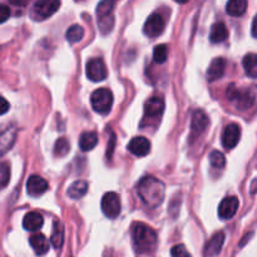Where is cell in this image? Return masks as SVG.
Segmentation results:
<instances>
[{
  "label": "cell",
  "mask_w": 257,
  "mask_h": 257,
  "mask_svg": "<svg viewBox=\"0 0 257 257\" xmlns=\"http://www.w3.org/2000/svg\"><path fill=\"white\" fill-rule=\"evenodd\" d=\"M137 192L141 200L148 207H158L165 200L166 186L158 178L153 176H147L140 181L137 186Z\"/></svg>",
  "instance_id": "obj_1"
},
{
  "label": "cell",
  "mask_w": 257,
  "mask_h": 257,
  "mask_svg": "<svg viewBox=\"0 0 257 257\" xmlns=\"http://www.w3.org/2000/svg\"><path fill=\"white\" fill-rule=\"evenodd\" d=\"M133 245L140 253L152 252L157 245V233L146 223H136L133 227Z\"/></svg>",
  "instance_id": "obj_2"
},
{
  "label": "cell",
  "mask_w": 257,
  "mask_h": 257,
  "mask_svg": "<svg viewBox=\"0 0 257 257\" xmlns=\"http://www.w3.org/2000/svg\"><path fill=\"white\" fill-rule=\"evenodd\" d=\"M93 109L99 114H108L113 105V93L107 88H99L94 90L90 97Z\"/></svg>",
  "instance_id": "obj_3"
},
{
  "label": "cell",
  "mask_w": 257,
  "mask_h": 257,
  "mask_svg": "<svg viewBox=\"0 0 257 257\" xmlns=\"http://www.w3.org/2000/svg\"><path fill=\"white\" fill-rule=\"evenodd\" d=\"M227 97L238 110H247L255 103V97L247 89H238L231 85L227 89Z\"/></svg>",
  "instance_id": "obj_4"
},
{
  "label": "cell",
  "mask_w": 257,
  "mask_h": 257,
  "mask_svg": "<svg viewBox=\"0 0 257 257\" xmlns=\"http://www.w3.org/2000/svg\"><path fill=\"white\" fill-rule=\"evenodd\" d=\"M60 7V2L57 0H45V2H37L33 5L32 9V18L37 22H42V20L47 19V18L52 17Z\"/></svg>",
  "instance_id": "obj_5"
},
{
  "label": "cell",
  "mask_w": 257,
  "mask_h": 257,
  "mask_svg": "<svg viewBox=\"0 0 257 257\" xmlns=\"http://www.w3.org/2000/svg\"><path fill=\"white\" fill-rule=\"evenodd\" d=\"M165 110V100L160 95H155L151 97L150 99L146 102L145 104V118L143 120H148L151 122H158L161 119Z\"/></svg>",
  "instance_id": "obj_6"
},
{
  "label": "cell",
  "mask_w": 257,
  "mask_h": 257,
  "mask_svg": "<svg viewBox=\"0 0 257 257\" xmlns=\"http://www.w3.org/2000/svg\"><path fill=\"white\" fill-rule=\"evenodd\" d=\"M102 211L107 217L115 218L120 213V200L115 192H108L102 198Z\"/></svg>",
  "instance_id": "obj_7"
},
{
  "label": "cell",
  "mask_w": 257,
  "mask_h": 257,
  "mask_svg": "<svg viewBox=\"0 0 257 257\" xmlns=\"http://www.w3.org/2000/svg\"><path fill=\"white\" fill-rule=\"evenodd\" d=\"M87 77L89 78L92 82H102L107 78V67H105L104 62L100 58H93L87 63Z\"/></svg>",
  "instance_id": "obj_8"
},
{
  "label": "cell",
  "mask_w": 257,
  "mask_h": 257,
  "mask_svg": "<svg viewBox=\"0 0 257 257\" xmlns=\"http://www.w3.org/2000/svg\"><path fill=\"white\" fill-rule=\"evenodd\" d=\"M166 23L163 20V18L161 17L157 13H153L152 15L148 17V19L146 20L145 27H143V33H145L147 37L150 38H156L158 35H161L165 30Z\"/></svg>",
  "instance_id": "obj_9"
},
{
  "label": "cell",
  "mask_w": 257,
  "mask_h": 257,
  "mask_svg": "<svg viewBox=\"0 0 257 257\" xmlns=\"http://www.w3.org/2000/svg\"><path fill=\"white\" fill-rule=\"evenodd\" d=\"M238 206H240V202H238V198L235 197V196L223 198L220 203V207H218V216H220L221 220H231L237 212Z\"/></svg>",
  "instance_id": "obj_10"
},
{
  "label": "cell",
  "mask_w": 257,
  "mask_h": 257,
  "mask_svg": "<svg viewBox=\"0 0 257 257\" xmlns=\"http://www.w3.org/2000/svg\"><path fill=\"white\" fill-rule=\"evenodd\" d=\"M241 138V130L238 124L231 123L223 130L222 133V146L226 150H232L238 145V141Z\"/></svg>",
  "instance_id": "obj_11"
},
{
  "label": "cell",
  "mask_w": 257,
  "mask_h": 257,
  "mask_svg": "<svg viewBox=\"0 0 257 257\" xmlns=\"http://www.w3.org/2000/svg\"><path fill=\"white\" fill-rule=\"evenodd\" d=\"M48 185L47 181L43 177L38 175H33L28 178L27 182V191L28 195H30L32 197H39L43 193H45L48 191Z\"/></svg>",
  "instance_id": "obj_12"
},
{
  "label": "cell",
  "mask_w": 257,
  "mask_h": 257,
  "mask_svg": "<svg viewBox=\"0 0 257 257\" xmlns=\"http://www.w3.org/2000/svg\"><path fill=\"white\" fill-rule=\"evenodd\" d=\"M223 242H225V233L222 231L215 233L212 237L210 238L205 246V256L206 257H215L222 250Z\"/></svg>",
  "instance_id": "obj_13"
},
{
  "label": "cell",
  "mask_w": 257,
  "mask_h": 257,
  "mask_svg": "<svg viewBox=\"0 0 257 257\" xmlns=\"http://www.w3.org/2000/svg\"><path fill=\"white\" fill-rule=\"evenodd\" d=\"M128 150L138 157H145L151 152V142L146 137H135L128 145Z\"/></svg>",
  "instance_id": "obj_14"
},
{
  "label": "cell",
  "mask_w": 257,
  "mask_h": 257,
  "mask_svg": "<svg viewBox=\"0 0 257 257\" xmlns=\"http://www.w3.org/2000/svg\"><path fill=\"white\" fill-rule=\"evenodd\" d=\"M226 70V60L223 58H216L212 60L207 70L208 82H216L223 77Z\"/></svg>",
  "instance_id": "obj_15"
},
{
  "label": "cell",
  "mask_w": 257,
  "mask_h": 257,
  "mask_svg": "<svg viewBox=\"0 0 257 257\" xmlns=\"http://www.w3.org/2000/svg\"><path fill=\"white\" fill-rule=\"evenodd\" d=\"M43 223H44V218L40 215L39 212H29L25 215L24 220H23V227L27 231L30 232H35V231H39L42 228Z\"/></svg>",
  "instance_id": "obj_16"
},
{
  "label": "cell",
  "mask_w": 257,
  "mask_h": 257,
  "mask_svg": "<svg viewBox=\"0 0 257 257\" xmlns=\"http://www.w3.org/2000/svg\"><path fill=\"white\" fill-rule=\"evenodd\" d=\"M17 137V130L14 127H9L0 133V157L8 152L13 147Z\"/></svg>",
  "instance_id": "obj_17"
},
{
  "label": "cell",
  "mask_w": 257,
  "mask_h": 257,
  "mask_svg": "<svg viewBox=\"0 0 257 257\" xmlns=\"http://www.w3.org/2000/svg\"><path fill=\"white\" fill-rule=\"evenodd\" d=\"M29 242L38 256L45 255L49 251V242L43 233L39 232L32 235L29 238Z\"/></svg>",
  "instance_id": "obj_18"
},
{
  "label": "cell",
  "mask_w": 257,
  "mask_h": 257,
  "mask_svg": "<svg viewBox=\"0 0 257 257\" xmlns=\"http://www.w3.org/2000/svg\"><path fill=\"white\" fill-rule=\"evenodd\" d=\"M208 118L202 110H196L192 117V137L201 135L208 127Z\"/></svg>",
  "instance_id": "obj_19"
},
{
  "label": "cell",
  "mask_w": 257,
  "mask_h": 257,
  "mask_svg": "<svg viewBox=\"0 0 257 257\" xmlns=\"http://www.w3.org/2000/svg\"><path fill=\"white\" fill-rule=\"evenodd\" d=\"M228 38V30L226 28V25L223 24L222 22L215 23L211 28V33H210V40L211 43L213 44H217V43H222L225 42L226 39Z\"/></svg>",
  "instance_id": "obj_20"
},
{
  "label": "cell",
  "mask_w": 257,
  "mask_h": 257,
  "mask_svg": "<svg viewBox=\"0 0 257 257\" xmlns=\"http://www.w3.org/2000/svg\"><path fill=\"white\" fill-rule=\"evenodd\" d=\"M88 187H89V186H88L87 181H75V182H73L72 185L69 186L67 193L70 198H73V200H79V198L84 197V196L87 195Z\"/></svg>",
  "instance_id": "obj_21"
},
{
  "label": "cell",
  "mask_w": 257,
  "mask_h": 257,
  "mask_svg": "<svg viewBox=\"0 0 257 257\" xmlns=\"http://www.w3.org/2000/svg\"><path fill=\"white\" fill-rule=\"evenodd\" d=\"M50 242H52L53 247L59 250L62 248L63 242H64V226L59 221H55L54 226H53V233L50 237Z\"/></svg>",
  "instance_id": "obj_22"
},
{
  "label": "cell",
  "mask_w": 257,
  "mask_h": 257,
  "mask_svg": "<svg viewBox=\"0 0 257 257\" xmlns=\"http://www.w3.org/2000/svg\"><path fill=\"white\" fill-rule=\"evenodd\" d=\"M98 136L94 132H84L82 133L79 138V147L83 152L92 151L97 146Z\"/></svg>",
  "instance_id": "obj_23"
},
{
  "label": "cell",
  "mask_w": 257,
  "mask_h": 257,
  "mask_svg": "<svg viewBox=\"0 0 257 257\" xmlns=\"http://www.w3.org/2000/svg\"><path fill=\"white\" fill-rule=\"evenodd\" d=\"M246 9H247L246 0H231L226 5V12L231 17H241L245 14Z\"/></svg>",
  "instance_id": "obj_24"
},
{
  "label": "cell",
  "mask_w": 257,
  "mask_h": 257,
  "mask_svg": "<svg viewBox=\"0 0 257 257\" xmlns=\"http://www.w3.org/2000/svg\"><path fill=\"white\" fill-rule=\"evenodd\" d=\"M243 68H245V72L248 77L257 79V54L255 53H250V54L246 55L243 58Z\"/></svg>",
  "instance_id": "obj_25"
},
{
  "label": "cell",
  "mask_w": 257,
  "mask_h": 257,
  "mask_svg": "<svg viewBox=\"0 0 257 257\" xmlns=\"http://www.w3.org/2000/svg\"><path fill=\"white\" fill-rule=\"evenodd\" d=\"M67 39L69 40L70 43H78L83 39L84 37V29L83 27H80L79 24H74L72 27H69V29L67 30V34H65Z\"/></svg>",
  "instance_id": "obj_26"
},
{
  "label": "cell",
  "mask_w": 257,
  "mask_h": 257,
  "mask_svg": "<svg viewBox=\"0 0 257 257\" xmlns=\"http://www.w3.org/2000/svg\"><path fill=\"white\" fill-rule=\"evenodd\" d=\"M113 25H114V17H113V14L98 17V27H99L102 34H108L113 29Z\"/></svg>",
  "instance_id": "obj_27"
},
{
  "label": "cell",
  "mask_w": 257,
  "mask_h": 257,
  "mask_svg": "<svg viewBox=\"0 0 257 257\" xmlns=\"http://www.w3.org/2000/svg\"><path fill=\"white\" fill-rule=\"evenodd\" d=\"M210 163L216 170H222L226 165V158L220 151H212L210 155Z\"/></svg>",
  "instance_id": "obj_28"
},
{
  "label": "cell",
  "mask_w": 257,
  "mask_h": 257,
  "mask_svg": "<svg viewBox=\"0 0 257 257\" xmlns=\"http://www.w3.org/2000/svg\"><path fill=\"white\" fill-rule=\"evenodd\" d=\"M167 58H168L167 47H166L165 44L157 45V47L155 48V50H153V59H155V62L158 63V64H162V63H165L166 60H167Z\"/></svg>",
  "instance_id": "obj_29"
},
{
  "label": "cell",
  "mask_w": 257,
  "mask_h": 257,
  "mask_svg": "<svg viewBox=\"0 0 257 257\" xmlns=\"http://www.w3.org/2000/svg\"><path fill=\"white\" fill-rule=\"evenodd\" d=\"M10 180V167L8 163H0V188L7 187Z\"/></svg>",
  "instance_id": "obj_30"
},
{
  "label": "cell",
  "mask_w": 257,
  "mask_h": 257,
  "mask_svg": "<svg viewBox=\"0 0 257 257\" xmlns=\"http://www.w3.org/2000/svg\"><path fill=\"white\" fill-rule=\"evenodd\" d=\"M68 151H69V143H68V141L65 140V138H59V140L55 142L54 146L55 155L59 156V157H64L68 153Z\"/></svg>",
  "instance_id": "obj_31"
},
{
  "label": "cell",
  "mask_w": 257,
  "mask_h": 257,
  "mask_svg": "<svg viewBox=\"0 0 257 257\" xmlns=\"http://www.w3.org/2000/svg\"><path fill=\"white\" fill-rule=\"evenodd\" d=\"M113 8H114V3L113 2H102L97 7V15L98 17H103V15L113 14Z\"/></svg>",
  "instance_id": "obj_32"
},
{
  "label": "cell",
  "mask_w": 257,
  "mask_h": 257,
  "mask_svg": "<svg viewBox=\"0 0 257 257\" xmlns=\"http://www.w3.org/2000/svg\"><path fill=\"white\" fill-rule=\"evenodd\" d=\"M171 255L172 257H192L183 245L173 246L172 250H171Z\"/></svg>",
  "instance_id": "obj_33"
},
{
  "label": "cell",
  "mask_w": 257,
  "mask_h": 257,
  "mask_svg": "<svg viewBox=\"0 0 257 257\" xmlns=\"http://www.w3.org/2000/svg\"><path fill=\"white\" fill-rule=\"evenodd\" d=\"M10 14H12V13H10L9 7L4 4H0V24L7 22L10 18Z\"/></svg>",
  "instance_id": "obj_34"
},
{
  "label": "cell",
  "mask_w": 257,
  "mask_h": 257,
  "mask_svg": "<svg viewBox=\"0 0 257 257\" xmlns=\"http://www.w3.org/2000/svg\"><path fill=\"white\" fill-rule=\"evenodd\" d=\"M9 108H10L9 102H8L4 97H0V115L5 114V113L9 110Z\"/></svg>",
  "instance_id": "obj_35"
},
{
  "label": "cell",
  "mask_w": 257,
  "mask_h": 257,
  "mask_svg": "<svg viewBox=\"0 0 257 257\" xmlns=\"http://www.w3.org/2000/svg\"><path fill=\"white\" fill-rule=\"evenodd\" d=\"M252 35L257 39V15L253 18V22H252Z\"/></svg>",
  "instance_id": "obj_36"
}]
</instances>
